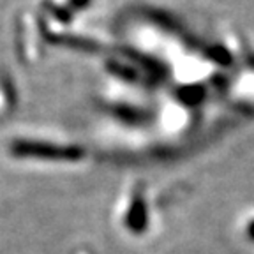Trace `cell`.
<instances>
[{"label":"cell","instance_id":"1","mask_svg":"<svg viewBox=\"0 0 254 254\" xmlns=\"http://www.w3.org/2000/svg\"><path fill=\"white\" fill-rule=\"evenodd\" d=\"M16 150L21 154L28 155H39V157H74L78 152H74L72 148H60V147H52V145H37V143H21L16 147Z\"/></svg>","mask_w":254,"mask_h":254}]
</instances>
